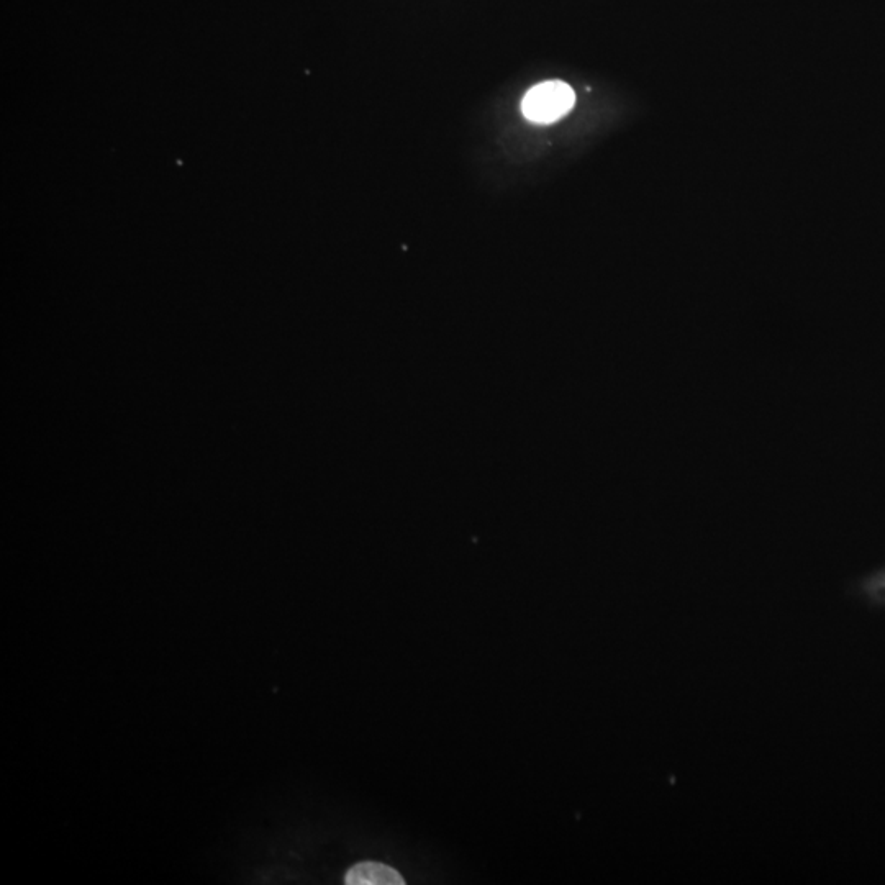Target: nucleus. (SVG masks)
Returning <instances> with one entry per match:
<instances>
[{
	"instance_id": "1",
	"label": "nucleus",
	"mask_w": 885,
	"mask_h": 885,
	"mask_svg": "<svg viewBox=\"0 0 885 885\" xmlns=\"http://www.w3.org/2000/svg\"><path fill=\"white\" fill-rule=\"evenodd\" d=\"M576 96L566 82H541L523 97L522 112L530 122L553 123L572 109Z\"/></svg>"
},
{
	"instance_id": "2",
	"label": "nucleus",
	"mask_w": 885,
	"mask_h": 885,
	"mask_svg": "<svg viewBox=\"0 0 885 885\" xmlns=\"http://www.w3.org/2000/svg\"><path fill=\"white\" fill-rule=\"evenodd\" d=\"M345 882L348 885H400L405 881L394 867L366 861L354 864L350 871L346 872Z\"/></svg>"
}]
</instances>
